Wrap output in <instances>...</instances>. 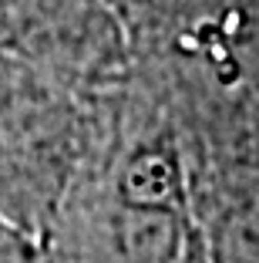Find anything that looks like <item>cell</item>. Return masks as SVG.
Segmentation results:
<instances>
[{"instance_id": "obj_1", "label": "cell", "mask_w": 259, "mask_h": 263, "mask_svg": "<svg viewBox=\"0 0 259 263\" xmlns=\"http://www.w3.org/2000/svg\"><path fill=\"white\" fill-rule=\"evenodd\" d=\"M222 263H259V213H239L219 236Z\"/></svg>"}]
</instances>
